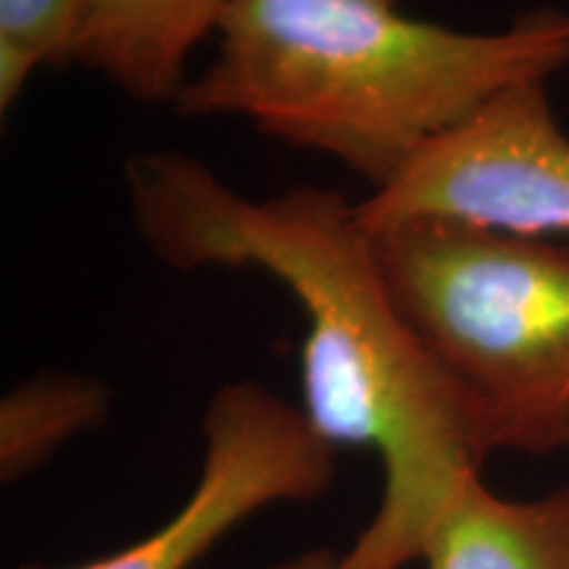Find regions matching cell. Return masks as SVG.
<instances>
[{"label": "cell", "mask_w": 569, "mask_h": 569, "mask_svg": "<svg viewBox=\"0 0 569 569\" xmlns=\"http://www.w3.org/2000/svg\"><path fill=\"white\" fill-rule=\"evenodd\" d=\"M109 390L92 377L46 372L30 377L0 401V478L17 482L59 448L101 425Z\"/></svg>", "instance_id": "ba28073f"}, {"label": "cell", "mask_w": 569, "mask_h": 569, "mask_svg": "<svg viewBox=\"0 0 569 569\" xmlns=\"http://www.w3.org/2000/svg\"><path fill=\"white\" fill-rule=\"evenodd\" d=\"M134 230L177 272L261 269L306 315L301 411L330 446L372 448L382 498L340 569H403L488 448L390 301L356 203L298 184L253 201L193 156L124 167Z\"/></svg>", "instance_id": "6da1fadb"}, {"label": "cell", "mask_w": 569, "mask_h": 569, "mask_svg": "<svg viewBox=\"0 0 569 569\" xmlns=\"http://www.w3.org/2000/svg\"><path fill=\"white\" fill-rule=\"evenodd\" d=\"M217 38L174 111L246 119L340 161L372 193L503 90L569 67V11L557 9L459 32L398 0H230Z\"/></svg>", "instance_id": "7a4b0ae2"}, {"label": "cell", "mask_w": 569, "mask_h": 569, "mask_svg": "<svg viewBox=\"0 0 569 569\" xmlns=\"http://www.w3.org/2000/svg\"><path fill=\"white\" fill-rule=\"evenodd\" d=\"M88 0H0V111L42 67L71 63Z\"/></svg>", "instance_id": "9c48e42d"}, {"label": "cell", "mask_w": 569, "mask_h": 569, "mask_svg": "<svg viewBox=\"0 0 569 569\" xmlns=\"http://www.w3.org/2000/svg\"><path fill=\"white\" fill-rule=\"evenodd\" d=\"M269 569H340V559L332 557L330 551H309V553H301V557L284 561V565H277V567H269Z\"/></svg>", "instance_id": "30bf717a"}, {"label": "cell", "mask_w": 569, "mask_h": 569, "mask_svg": "<svg viewBox=\"0 0 569 569\" xmlns=\"http://www.w3.org/2000/svg\"><path fill=\"white\" fill-rule=\"evenodd\" d=\"M203 438L201 478L172 519L111 557L71 569H190L253 511L311 501L336 480L338 448L319 438L301 407L251 380L213 393Z\"/></svg>", "instance_id": "5b68a950"}, {"label": "cell", "mask_w": 569, "mask_h": 569, "mask_svg": "<svg viewBox=\"0 0 569 569\" xmlns=\"http://www.w3.org/2000/svg\"><path fill=\"white\" fill-rule=\"evenodd\" d=\"M367 232L403 219H461L490 230L569 238V134L546 82L503 90L432 140L386 188L356 203Z\"/></svg>", "instance_id": "277c9868"}, {"label": "cell", "mask_w": 569, "mask_h": 569, "mask_svg": "<svg viewBox=\"0 0 569 569\" xmlns=\"http://www.w3.org/2000/svg\"><path fill=\"white\" fill-rule=\"evenodd\" d=\"M369 238L398 317L488 453L569 446V243L443 217Z\"/></svg>", "instance_id": "3957f363"}, {"label": "cell", "mask_w": 569, "mask_h": 569, "mask_svg": "<svg viewBox=\"0 0 569 569\" xmlns=\"http://www.w3.org/2000/svg\"><path fill=\"white\" fill-rule=\"evenodd\" d=\"M422 561L425 569H569V486L509 501L475 475L440 515Z\"/></svg>", "instance_id": "52a82bcc"}, {"label": "cell", "mask_w": 569, "mask_h": 569, "mask_svg": "<svg viewBox=\"0 0 569 569\" xmlns=\"http://www.w3.org/2000/svg\"><path fill=\"white\" fill-rule=\"evenodd\" d=\"M230 0H88L71 63L138 103H172L190 53L219 30Z\"/></svg>", "instance_id": "8992f818"}]
</instances>
